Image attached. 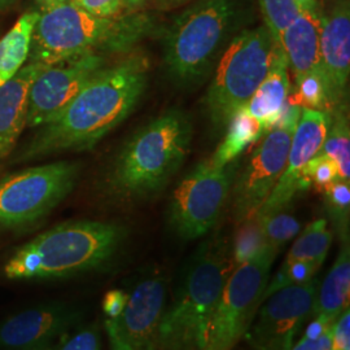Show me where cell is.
Listing matches in <instances>:
<instances>
[{
  "mask_svg": "<svg viewBox=\"0 0 350 350\" xmlns=\"http://www.w3.org/2000/svg\"><path fill=\"white\" fill-rule=\"evenodd\" d=\"M148 85V63L134 56L104 68L75 99L42 126L25 157L92 148L134 111Z\"/></svg>",
  "mask_w": 350,
  "mask_h": 350,
  "instance_id": "cell-1",
  "label": "cell"
},
{
  "mask_svg": "<svg viewBox=\"0 0 350 350\" xmlns=\"http://www.w3.org/2000/svg\"><path fill=\"white\" fill-rule=\"evenodd\" d=\"M124 227L70 221L27 241L3 267L10 280H55L94 271L109 262L125 240Z\"/></svg>",
  "mask_w": 350,
  "mask_h": 350,
  "instance_id": "cell-2",
  "label": "cell"
},
{
  "mask_svg": "<svg viewBox=\"0 0 350 350\" xmlns=\"http://www.w3.org/2000/svg\"><path fill=\"white\" fill-rule=\"evenodd\" d=\"M231 254L221 239L204 241L185 266L174 296L166 305L159 350H202L226 282Z\"/></svg>",
  "mask_w": 350,
  "mask_h": 350,
  "instance_id": "cell-3",
  "label": "cell"
},
{
  "mask_svg": "<svg viewBox=\"0 0 350 350\" xmlns=\"http://www.w3.org/2000/svg\"><path fill=\"white\" fill-rule=\"evenodd\" d=\"M150 26L146 16L99 17L70 0L39 12L30 63L49 65L85 53L125 51L147 36Z\"/></svg>",
  "mask_w": 350,
  "mask_h": 350,
  "instance_id": "cell-4",
  "label": "cell"
},
{
  "mask_svg": "<svg viewBox=\"0 0 350 350\" xmlns=\"http://www.w3.org/2000/svg\"><path fill=\"white\" fill-rule=\"evenodd\" d=\"M192 143L187 114L172 109L142 127L114 165L111 187L124 199H148L163 191L185 163Z\"/></svg>",
  "mask_w": 350,
  "mask_h": 350,
  "instance_id": "cell-5",
  "label": "cell"
},
{
  "mask_svg": "<svg viewBox=\"0 0 350 350\" xmlns=\"http://www.w3.org/2000/svg\"><path fill=\"white\" fill-rule=\"evenodd\" d=\"M239 14L238 0H200L180 13L163 36V62L172 78L191 85L208 75Z\"/></svg>",
  "mask_w": 350,
  "mask_h": 350,
  "instance_id": "cell-6",
  "label": "cell"
},
{
  "mask_svg": "<svg viewBox=\"0 0 350 350\" xmlns=\"http://www.w3.org/2000/svg\"><path fill=\"white\" fill-rule=\"evenodd\" d=\"M276 46L265 25L244 30L228 43L205 98L217 129H225L231 117L247 105L270 69Z\"/></svg>",
  "mask_w": 350,
  "mask_h": 350,
  "instance_id": "cell-7",
  "label": "cell"
},
{
  "mask_svg": "<svg viewBox=\"0 0 350 350\" xmlns=\"http://www.w3.org/2000/svg\"><path fill=\"white\" fill-rule=\"evenodd\" d=\"M78 166L55 163L30 167L0 180V232L36 225L75 188Z\"/></svg>",
  "mask_w": 350,
  "mask_h": 350,
  "instance_id": "cell-8",
  "label": "cell"
},
{
  "mask_svg": "<svg viewBox=\"0 0 350 350\" xmlns=\"http://www.w3.org/2000/svg\"><path fill=\"white\" fill-rule=\"evenodd\" d=\"M237 161L196 165L175 187L169 202V226L179 238L195 240L217 225L237 178Z\"/></svg>",
  "mask_w": 350,
  "mask_h": 350,
  "instance_id": "cell-9",
  "label": "cell"
},
{
  "mask_svg": "<svg viewBox=\"0 0 350 350\" xmlns=\"http://www.w3.org/2000/svg\"><path fill=\"white\" fill-rule=\"evenodd\" d=\"M278 253L279 250L266 247L232 270L213 315L208 341L202 350H234L244 338L262 304L263 292Z\"/></svg>",
  "mask_w": 350,
  "mask_h": 350,
  "instance_id": "cell-10",
  "label": "cell"
},
{
  "mask_svg": "<svg viewBox=\"0 0 350 350\" xmlns=\"http://www.w3.org/2000/svg\"><path fill=\"white\" fill-rule=\"evenodd\" d=\"M300 114L301 107L288 103L279 122L265 134L261 144L237 175L231 195L232 217L238 225L258 212L283 174Z\"/></svg>",
  "mask_w": 350,
  "mask_h": 350,
  "instance_id": "cell-11",
  "label": "cell"
},
{
  "mask_svg": "<svg viewBox=\"0 0 350 350\" xmlns=\"http://www.w3.org/2000/svg\"><path fill=\"white\" fill-rule=\"evenodd\" d=\"M321 282L283 288L265 299L244 338L253 350H291L309 321Z\"/></svg>",
  "mask_w": 350,
  "mask_h": 350,
  "instance_id": "cell-12",
  "label": "cell"
},
{
  "mask_svg": "<svg viewBox=\"0 0 350 350\" xmlns=\"http://www.w3.org/2000/svg\"><path fill=\"white\" fill-rule=\"evenodd\" d=\"M166 305V284L161 278L140 280L127 293L122 310L104 321L109 350H159Z\"/></svg>",
  "mask_w": 350,
  "mask_h": 350,
  "instance_id": "cell-13",
  "label": "cell"
},
{
  "mask_svg": "<svg viewBox=\"0 0 350 350\" xmlns=\"http://www.w3.org/2000/svg\"><path fill=\"white\" fill-rule=\"evenodd\" d=\"M101 69L104 57L99 53H85L43 65L29 90L26 127L50 122Z\"/></svg>",
  "mask_w": 350,
  "mask_h": 350,
  "instance_id": "cell-14",
  "label": "cell"
},
{
  "mask_svg": "<svg viewBox=\"0 0 350 350\" xmlns=\"http://www.w3.org/2000/svg\"><path fill=\"white\" fill-rule=\"evenodd\" d=\"M329 124L331 113L301 108L300 118L288 150L284 172L254 215H265L286 209L299 192L308 189L304 182V170L321 152Z\"/></svg>",
  "mask_w": 350,
  "mask_h": 350,
  "instance_id": "cell-15",
  "label": "cell"
},
{
  "mask_svg": "<svg viewBox=\"0 0 350 350\" xmlns=\"http://www.w3.org/2000/svg\"><path fill=\"white\" fill-rule=\"evenodd\" d=\"M81 321V313L65 304L30 308L0 322V350L55 349Z\"/></svg>",
  "mask_w": 350,
  "mask_h": 350,
  "instance_id": "cell-16",
  "label": "cell"
},
{
  "mask_svg": "<svg viewBox=\"0 0 350 350\" xmlns=\"http://www.w3.org/2000/svg\"><path fill=\"white\" fill-rule=\"evenodd\" d=\"M321 66L329 113L345 107L350 75L349 0H335L321 12Z\"/></svg>",
  "mask_w": 350,
  "mask_h": 350,
  "instance_id": "cell-17",
  "label": "cell"
},
{
  "mask_svg": "<svg viewBox=\"0 0 350 350\" xmlns=\"http://www.w3.org/2000/svg\"><path fill=\"white\" fill-rule=\"evenodd\" d=\"M321 11L300 12L280 37V47L287 56L296 83L321 66ZM323 75V73H322Z\"/></svg>",
  "mask_w": 350,
  "mask_h": 350,
  "instance_id": "cell-18",
  "label": "cell"
},
{
  "mask_svg": "<svg viewBox=\"0 0 350 350\" xmlns=\"http://www.w3.org/2000/svg\"><path fill=\"white\" fill-rule=\"evenodd\" d=\"M42 66L29 63L0 86V160L11 153L26 127L29 90Z\"/></svg>",
  "mask_w": 350,
  "mask_h": 350,
  "instance_id": "cell-19",
  "label": "cell"
},
{
  "mask_svg": "<svg viewBox=\"0 0 350 350\" xmlns=\"http://www.w3.org/2000/svg\"><path fill=\"white\" fill-rule=\"evenodd\" d=\"M289 91L287 56L278 44L267 75L245 105V109L262 125L265 133L270 131L286 112Z\"/></svg>",
  "mask_w": 350,
  "mask_h": 350,
  "instance_id": "cell-20",
  "label": "cell"
},
{
  "mask_svg": "<svg viewBox=\"0 0 350 350\" xmlns=\"http://www.w3.org/2000/svg\"><path fill=\"white\" fill-rule=\"evenodd\" d=\"M350 295V248L349 240L341 241L338 258L332 265L325 282L319 284L310 325L321 331L328 329L336 322L338 315L349 308Z\"/></svg>",
  "mask_w": 350,
  "mask_h": 350,
  "instance_id": "cell-21",
  "label": "cell"
},
{
  "mask_svg": "<svg viewBox=\"0 0 350 350\" xmlns=\"http://www.w3.org/2000/svg\"><path fill=\"white\" fill-rule=\"evenodd\" d=\"M39 12L24 13L0 39V86L8 82L24 66L30 53L33 31Z\"/></svg>",
  "mask_w": 350,
  "mask_h": 350,
  "instance_id": "cell-22",
  "label": "cell"
},
{
  "mask_svg": "<svg viewBox=\"0 0 350 350\" xmlns=\"http://www.w3.org/2000/svg\"><path fill=\"white\" fill-rule=\"evenodd\" d=\"M226 127L225 139L209 160L214 166L219 167L234 163L243 150L266 134L262 125L245 109V107L231 117Z\"/></svg>",
  "mask_w": 350,
  "mask_h": 350,
  "instance_id": "cell-23",
  "label": "cell"
},
{
  "mask_svg": "<svg viewBox=\"0 0 350 350\" xmlns=\"http://www.w3.org/2000/svg\"><path fill=\"white\" fill-rule=\"evenodd\" d=\"M334 234L325 218L315 219L306 226L288 252L286 262L306 261L323 265L331 248Z\"/></svg>",
  "mask_w": 350,
  "mask_h": 350,
  "instance_id": "cell-24",
  "label": "cell"
},
{
  "mask_svg": "<svg viewBox=\"0 0 350 350\" xmlns=\"http://www.w3.org/2000/svg\"><path fill=\"white\" fill-rule=\"evenodd\" d=\"M321 153L336 163L338 179L350 182V127L345 107L334 111V116L331 114V124Z\"/></svg>",
  "mask_w": 350,
  "mask_h": 350,
  "instance_id": "cell-25",
  "label": "cell"
},
{
  "mask_svg": "<svg viewBox=\"0 0 350 350\" xmlns=\"http://www.w3.org/2000/svg\"><path fill=\"white\" fill-rule=\"evenodd\" d=\"M254 217L260 222L267 247H271L279 252L288 241L296 238L301 231L299 219L293 214L288 213L287 208Z\"/></svg>",
  "mask_w": 350,
  "mask_h": 350,
  "instance_id": "cell-26",
  "label": "cell"
},
{
  "mask_svg": "<svg viewBox=\"0 0 350 350\" xmlns=\"http://www.w3.org/2000/svg\"><path fill=\"white\" fill-rule=\"evenodd\" d=\"M266 247L267 244L263 238L261 226L254 215L239 224L238 232L231 250L232 269L250 261Z\"/></svg>",
  "mask_w": 350,
  "mask_h": 350,
  "instance_id": "cell-27",
  "label": "cell"
},
{
  "mask_svg": "<svg viewBox=\"0 0 350 350\" xmlns=\"http://www.w3.org/2000/svg\"><path fill=\"white\" fill-rule=\"evenodd\" d=\"M325 209L329 214L341 241L349 240L350 182L336 179L325 188Z\"/></svg>",
  "mask_w": 350,
  "mask_h": 350,
  "instance_id": "cell-28",
  "label": "cell"
},
{
  "mask_svg": "<svg viewBox=\"0 0 350 350\" xmlns=\"http://www.w3.org/2000/svg\"><path fill=\"white\" fill-rule=\"evenodd\" d=\"M321 265L306 261L283 262L282 267L276 271L275 275L269 279L267 286L263 292L262 301L283 288L304 284L315 278Z\"/></svg>",
  "mask_w": 350,
  "mask_h": 350,
  "instance_id": "cell-29",
  "label": "cell"
},
{
  "mask_svg": "<svg viewBox=\"0 0 350 350\" xmlns=\"http://www.w3.org/2000/svg\"><path fill=\"white\" fill-rule=\"evenodd\" d=\"M263 17V25L279 44L283 31L300 14L293 0H258Z\"/></svg>",
  "mask_w": 350,
  "mask_h": 350,
  "instance_id": "cell-30",
  "label": "cell"
},
{
  "mask_svg": "<svg viewBox=\"0 0 350 350\" xmlns=\"http://www.w3.org/2000/svg\"><path fill=\"white\" fill-rule=\"evenodd\" d=\"M296 85H297V94L295 95L296 99L289 101V104H295L306 109L325 111L329 113L327 88H325V78L322 73L308 75L299 81Z\"/></svg>",
  "mask_w": 350,
  "mask_h": 350,
  "instance_id": "cell-31",
  "label": "cell"
},
{
  "mask_svg": "<svg viewBox=\"0 0 350 350\" xmlns=\"http://www.w3.org/2000/svg\"><path fill=\"white\" fill-rule=\"evenodd\" d=\"M338 178L336 163L325 156L318 153L304 170V182L308 186H314L319 192H325V188L332 185Z\"/></svg>",
  "mask_w": 350,
  "mask_h": 350,
  "instance_id": "cell-32",
  "label": "cell"
},
{
  "mask_svg": "<svg viewBox=\"0 0 350 350\" xmlns=\"http://www.w3.org/2000/svg\"><path fill=\"white\" fill-rule=\"evenodd\" d=\"M55 350H101L98 327L90 325L73 335H68Z\"/></svg>",
  "mask_w": 350,
  "mask_h": 350,
  "instance_id": "cell-33",
  "label": "cell"
},
{
  "mask_svg": "<svg viewBox=\"0 0 350 350\" xmlns=\"http://www.w3.org/2000/svg\"><path fill=\"white\" fill-rule=\"evenodd\" d=\"M86 12L99 17H118L126 7L125 0H73Z\"/></svg>",
  "mask_w": 350,
  "mask_h": 350,
  "instance_id": "cell-34",
  "label": "cell"
},
{
  "mask_svg": "<svg viewBox=\"0 0 350 350\" xmlns=\"http://www.w3.org/2000/svg\"><path fill=\"white\" fill-rule=\"evenodd\" d=\"M332 350H350V309L347 308L338 315L332 325L331 336Z\"/></svg>",
  "mask_w": 350,
  "mask_h": 350,
  "instance_id": "cell-35",
  "label": "cell"
},
{
  "mask_svg": "<svg viewBox=\"0 0 350 350\" xmlns=\"http://www.w3.org/2000/svg\"><path fill=\"white\" fill-rule=\"evenodd\" d=\"M332 325L317 338H300V341H297L291 350H332L331 348Z\"/></svg>",
  "mask_w": 350,
  "mask_h": 350,
  "instance_id": "cell-36",
  "label": "cell"
},
{
  "mask_svg": "<svg viewBox=\"0 0 350 350\" xmlns=\"http://www.w3.org/2000/svg\"><path fill=\"white\" fill-rule=\"evenodd\" d=\"M126 300H127V292L120 291V289H114L112 292H109L105 296L104 304H103L105 318H112L120 313L125 306Z\"/></svg>",
  "mask_w": 350,
  "mask_h": 350,
  "instance_id": "cell-37",
  "label": "cell"
},
{
  "mask_svg": "<svg viewBox=\"0 0 350 350\" xmlns=\"http://www.w3.org/2000/svg\"><path fill=\"white\" fill-rule=\"evenodd\" d=\"M300 12H315L319 10L317 0H293Z\"/></svg>",
  "mask_w": 350,
  "mask_h": 350,
  "instance_id": "cell-38",
  "label": "cell"
},
{
  "mask_svg": "<svg viewBox=\"0 0 350 350\" xmlns=\"http://www.w3.org/2000/svg\"><path fill=\"white\" fill-rule=\"evenodd\" d=\"M37 1L40 4L42 10H46V8H52V7H56V5H62L65 3H69L70 0H37Z\"/></svg>",
  "mask_w": 350,
  "mask_h": 350,
  "instance_id": "cell-39",
  "label": "cell"
},
{
  "mask_svg": "<svg viewBox=\"0 0 350 350\" xmlns=\"http://www.w3.org/2000/svg\"><path fill=\"white\" fill-rule=\"evenodd\" d=\"M126 5H130V7H133V8H137V7H140L146 0H125Z\"/></svg>",
  "mask_w": 350,
  "mask_h": 350,
  "instance_id": "cell-40",
  "label": "cell"
},
{
  "mask_svg": "<svg viewBox=\"0 0 350 350\" xmlns=\"http://www.w3.org/2000/svg\"><path fill=\"white\" fill-rule=\"evenodd\" d=\"M13 0H0V8H4V7H8L12 4Z\"/></svg>",
  "mask_w": 350,
  "mask_h": 350,
  "instance_id": "cell-41",
  "label": "cell"
},
{
  "mask_svg": "<svg viewBox=\"0 0 350 350\" xmlns=\"http://www.w3.org/2000/svg\"><path fill=\"white\" fill-rule=\"evenodd\" d=\"M166 3H178V1H182V0H163Z\"/></svg>",
  "mask_w": 350,
  "mask_h": 350,
  "instance_id": "cell-42",
  "label": "cell"
}]
</instances>
